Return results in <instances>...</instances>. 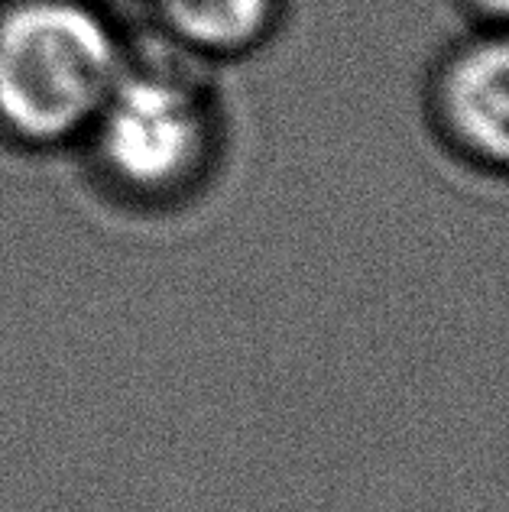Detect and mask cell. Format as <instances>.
Here are the masks:
<instances>
[{"label": "cell", "instance_id": "obj_1", "mask_svg": "<svg viewBox=\"0 0 509 512\" xmlns=\"http://www.w3.org/2000/svg\"><path fill=\"white\" fill-rule=\"evenodd\" d=\"M124 75L114 33L72 0H33L0 20V120L26 140L95 124Z\"/></svg>", "mask_w": 509, "mask_h": 512}, {"label": "cell", "instance_id": "obj_2", "mask_svg": "<svg viewBox=\"0 0 509 512\" xmlns=\"http://www.w3.org/2000/svg\"><path fill=\"white\" fill-rule=\"evenodd\" d=\"M104 169L137 192L182 185L205 159L208 117L198 98L172 78L120 75L95 117Z\"/></svg>", "mask_w": 509, "mask_h": 512}, {"label": "cell", "instance_id": "obj_3", "mask_svg": "<svg viewBox=\"0 0 509 512\" xmlns=\"http://www.w3.org/2000/svg\"><path fill=\"white\" fill-rule=\"evenodd\" d=\"M438 101L464 153L493 169H509V26H493L454 52Z\"/></svg>", "mask_w": 509, "mask_h": 512}, {"label": "cell", "instance_id": "obj_4", "mask_svg": "<svg viewBox=\"0 0 509 512\" xmlns=\"http://www.w3.org/2000/svg\"><path fill=\"white\" fill-rule=\"evenodd\" d=\"M276 0H163L176 30L208 49H240L253 43L273 17Z\"/></svg>", "mask_w": 509, "mask_h": 512}, {"label": "cell", "instance_id": "obj_5", "mask_svg": "<svg viewBox=\"0 0 509 512\" xmlns=\"http://www.w3.org/2000/svg\"><path fill=\"white\" fill-rule=\"evenodd\" d=\"M477 13L493 26H509V0H471Z\"/></svg>", "mask_w": 509, "mask_h": 512}]
</instances>
